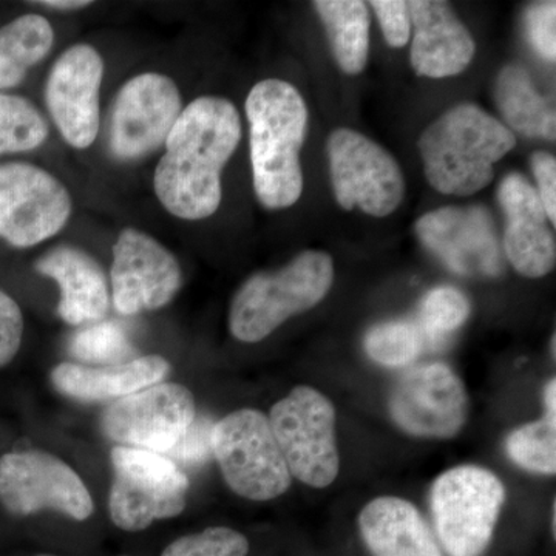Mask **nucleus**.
Returning <instances> with one entry per match:
<instances>
[{"label": "nucleus", "instance_id": "nucleus-38", "mask_svg": "<svg viewBox=\"0 0 556 556\" xmlns=\"http://www.w3.org/2000/svg\"><path fill=\"white\" fill-rule=\"evenodd\" d=\"M544 404H546V419L556 424V380H548L544 390Z\"/></svg>", "mask_w": 556, "mask_h": 556}, {"label": "nucleus", "instance_id": "nucleus-37", "mask_svg": "<svg viewBox=\"0 0 556 556\" xmlns=\"http://www.w3.org/2000/svg\"><path fill=\"white\" fill-rule=\"evenodd\" d=\"M35 3H38L40 7H46V9L56 11H78L91 5L89 0H42V2Z\"/></svg>", "mask_w": 556, "mask_h": 556}, {"label": "nucleus", "instance_id": "nucleus-36", "mask_svg": "<svg viewBox=\"0 0 556 556\" xmlns=\"http://www.w3.org/2000/svg\"><path fill=\"white\" fill-rule=\"evenodd\" d=\"M532 170L538 185V197L546 211L552 226L556 223V160L547 152H536L532 156Z\"/></svg>", "mask_w": 556, "mask_h": 556}, {"label": "nucleus", "instance_id": "nucleus-1", "mask_svg": "<svg viewBox=\"0 0 556 556\" xmlns=\"http://www.w3.org/2000/svg\"><path fill=\"white\" fill-rule=\"evenodd\" d=\"M240 139V113L232 102L200 97L186 105L153 175L161 206L186 222L212 217L222 203L223 169Z\"/></svg>", "mask_w": 556, "mask_h": 556}, {"label": "nucleus", "instance_id": "nucleus-24", "mask_svg": "<svg viewBox=\"0 0 556 556\" xmlns=\"http://www.w3.org/2000/svg\"><path fill=\"white\" fill-rule=\"evenodd\" d=\"M314 9L324 22L340 70L346 75L364 72L369 49L367 3L361 0H317Z\"/></svg>", "mask_w": 556, "mask_h": 556}, {"label": "nucleus", "instance_id": "nucleus-34", "mask_svg": "<svg viewBox=\"0 0 556 556\" xmlns=\"http://www.w3.org/2000/svg\"><path fill=\"white\" fill-rule=\"evenodd\" d=\"M24 329L20 303L0 289V368L7 367L20 353Z\"/></svg>", "mask_w": 556, "mask_h": 556}, {"label": "nucleus", "instance_id": "nucleus-18", "mask_svg": "<svg viewBox=\"0 0 556 556\" xmlns=\"http://www.w3.org/2000/svg\"><path fill=\"white\" fill-rule=\"evenodd\" d=\"M497 200L506 214L504 252L521 276L540 278L555 268L556 243L536 190L522 175L501 182Z\"/></svg>", "mask_w": 556, "mask_h": 556}, {"label": "nucleus", "instance_id": "nucleus-26", "mask_svg": "<svg viewBox=\"0 0 556 556\" xmlns=\"http://www.w3.org/2000/svg\"><path fill=\"white\" fill-rule=\"evenodd\" d=\"M364 346L376 364L402 368L413 364L430 343L416 321L391 320L369 329Z\"/></svg>", "mask_w": 556, "mask_h": 556}, {"label": "nucleus", "instance_id": "nucleus-16", "mask_svg": "<svg viewBox=\"0 0 556 556\" xmlns=\"http://www.w3.org/2000/svg\"><path fill=\"white\" fill-rule=\"evenodd\" d=\"M104 60L90 43H75L58 58L46 84L47 109L61 137L84 150L100 134Z\"/></svg>", "mask_w": 556, "mask_h": 556}, {"label": "nucleus", "instance_id": "nucleus-17", "mask_svg": "<svg viewBox=\"0 0 556 556\" xmlns=\"http://www.w3.org/2000/svg\"><path fill=\"white\" fill-rule=\"evenodd\" d=\"M424 247L450 270L466 277H497L504 270L495 225L481 206L441 207L416 223Z\"/></svg>", "mask_w": 556, "mask_h": 556}, {"label": "nucleus", "instance_id": "nucleus-3", "mask_svg": "<svg viewBox=\"0 0 556 556\" xmlns=\"http://www.w3.org/2000/svg\"><path fill=\"white\" fill-rule=\"evenodd\" d=\"M417 146L431 188L467 197L492 182L495 164L515 149L517 138L478 105L457 104L424 130Z\"/></svg>", "mask_w": 556, "mask_h": 556}, {"label": "nucleus", "instance_id": "nucleus-10", "mask_svg": "<svg viewBox=\"0 0 556 556\" xmlns=\"http://www.w3.org/2000/svg\"><path fill=\"white\" fill-rule=\"evenodd\" d=\"M329 175L339 206L371 217L393 214L404 200L401 166L382 146L356 130L338 129L328 138Z\"/></svg>", "mask_w": 556, "mask_h": 556}, {"label": "nucleus", "instance_id": "nucleus-6", "mask_svg": "<svg viewBox=\"0 0 556 556\" xmlns=\"http://www.w3.org/2000/svg\"><path fill=\"white\" fill-rule=\"evenodd\" d=\"M506 500L503 482L478 466L450 468L430 492L431 515L450 556H481L492 543Z\"/></svg>", "mask_w": 556, "mask_h": 556}, {"label": "nucleus", "instance_id": "nucleus-35", "mask_svg": "<svg viewBox=\"0 0 556 556\" xmlns=\"http://www.w3.org/2000/svg\"><path fill=\"white\" fill-rule=\"evenodd\" d=\"M372 10L378 14L380 27L388 46L401 49L407 46L412 35V17L408 2L402 0H372Z\"/></svg>", "mask_w": 556, "mask_h": 556}, {"label": "nucleus", "instance_id": "nucleus-39", "mask_svg": "<svg viewBox=\"0 0 556 556\" xmlns=\"http://www.w3.org/2000/svg\"><path fill=\"white\" fill-rule=\"evenodd\" d=\"M556 504L554 503V510H552V529H554L555 533V526H556Z\"/></svg>", "mask_w": 556, "mask_h": 556}, {"label": "nucleus", "instance_id": "nucleus-5", "mask_svg": "<svg viewBox=\"0 0 556 556\" xmlns=\"http://www.w3.org/2000/svg\"><path fill=\"white\" fill-rule=\"evenodd\" d=\"M109 515L123 532H142L153 522L177 518L188 504L189 478L161 453L116 445Z\"/></svg>", "mask_w": 556, "mask_h": 556}, {"label": "nucleus", "instance_id": "nucleus-15", "mask_svg": "<svg viewBox=\"0 0 556 556\" xmlns=\"http://www.w3.org/2000/svg\"><path fill=\"white\" fill-rule=\"evenodd\" d=\"M110 283L115 309L135 316L169 305L181 288L182 274L169 249L142 230L126 228L113 244Z\"/></svg>", "mask_w": 556, "mask_h": 556}, {"label": "nucleus", "instance_id": "nucleus-19", "mask_svg": "<svg viewBox=\"0 0 556 556\" xmlns=\"http://www.w3.org/2000/svg\"><path fill=\"white\" fill-rule=\"evenodd\" d=\"M415 28L409 61L416 75L431 79L459 75L475 56V40L447 2H408Z\"/></svg>", "mask_w": 556, "mask_h": 556}, {"label": "nucleus", "instance_id": "nucleus-4", "mask_svg": "<svg viewBox=\"0 0 556 556\" xmlns=\"http://www.w3.org/2000/svg\"><path fill=\"white\" fill-rule=\"evenodd\" d=\"M334 281V263L324 251H303L283 268L257 273L233 295L229 329L243 343L262 342L278 327L313 309Z\"/></svg>", "mask_w": 556, "mask_h": 556}, {"label": "nucleus", "instance_id": "nucleus-9", "mask_svg": "<svg viewBox=\"0 0 556 556\" xmlns=\"http://www.w3.org/2000/svg\"><path fill=\"white\" fill-rule=\"evenodd\" d=\"M0 506L16 517L53 510L79 522L94 514L93 497L83 478L61 457L42 450L0 457Z\"/></svg>", "mask_w": 556, "mask_h": 556}, {"label": "nucleus", "instance_id": "nucleus-8", "mask_svg": "<svg viewBox=\"0 0 556 556\" xmlns=\"http://www.w3.org/2000/svg\"><path fill=\"white\" fill-rule=\"evenodd\" d=\"M268 419L292 478L314 489L336 481L340 470L336 408L325 394L295 387L274 404Z\"/></svg>", "mask_w": 556, "mask_h": 556}, {"label": "nucleus", "instance_id": "nucleus-2", "mask_svg": "<svg viewBox=\"0 0 556 556\" xmlns=\"http://www.w3.org/2000/svg\"><path fill=\"white\" fill-rule=\"evenodd\" d=\"M252 181L263 207L294 206L303 192L300 150L308 108L300 91L281 79L260 80L247 98Z\"/></svg>", "mask_w": 556, "mask_h": 556}, {"label": "nucleus", "instance_id": "nucleus-28", "mask_svg": "<svg viewBox=\"0 0 556 556\" xmlns=\"http://www.w3.org/2000/svg\"><path fill=\"white\" fill-rule=\"evenodd\" d=\"M470 302L455 287H438L428 291L417 308V321L430 346L438 348L448 334L466 324L470 316Z\"/></svg>", "mask_w": 556, "mask_h": 556}, {"label": "nucleus", "instance_id": "nucleus-32", "mask_svg": "<svg viewBox=\"0 0 556 556\" xmlns=\"http://www.w3.org/2000/svg\"><path fill=\"white\" fill-rule=\"evenodd\" d=\"M212 430H214V424L211 420L206 417H201V419L195 417L181 441L164 456L169 457L172 463L177 464L179 468L203 466L214 456Z\"/></svg>", "mask_w": 556, "mask_h": 556}, {"label": "nucleus", "instance_id": "nucleus-31", "mask_svg": "<svg viewBox=\"0 0 556 556\" xmlns=\"http://www.w3.org/2000/svg\"><path fill=\"white\" fill-rule=\"evenodd\" d=\"M249 551L251 544L239 530L207 527L172 541L161 556H248Z\"/></svg>", "mask_w": 556, "mask_h": 556}, {"label": "nucleus", "instance_id": "nucleus-40", "mask_svg": "<svg viewBox=\"0 0 556 556\" xmlns=\"http://www.w3.org/2000/svg\"><path fill=\"white\" fill-rule=\"evenodd\" d=\"M38 556H58V555H50V554H40Z\"/></svg>", "mask_w": 556, "mask_h": 556}, {"label": "nucleus", "instance_id": "nucleus-25", "mask_svg": "<svg viewBox=\"0 0 556 556\" xmlns=\"http://www.w3.org/2000/svg\"><path fill=\"white\" fill-rule=\"evenodd\" d=\"M53 43V27L40 14H24L0 27V90L20 86Z\"/></svg>", "mask_w": 556, "mask_h": 556}, {"label": "nucleus", "instance_id": "nucleus-21", "mask_svg": "<svg viewBox=\"0 0 556 556\" xmlns=\"http://www.w3.org/2000/svg\"><path fill=\"white\" fill-rule=\"evenodd\" d=\"M170 369V362L156 354L112 367H87L64 362L51 371V383L61 394L75 401L109 405L163 382Z\"/></svg>", "mask_w": 556, "mask_h": 556}, {"label": "nucleus", "instance_id": "nucleus-30", "mask_svg": "<svg viewBox=\"0 0 556 556\" xmlns=\"http://www.w3.org/2000/svg\"><path fill=\"white\" fill-rule=\"evenodd\" d=\"M70 353L90 365H119L134 353L129 336L115 321H100L80 329L70 340Z\"/></svg>", "mask_w": 556, "mask_h": 556}, {"label": "nucleus", "instance_id": "nucleus-23", "mask_svg": "<svg viewBox=\"0 0 556 556\" xmlns=\"http://www.w3.org/2000/svg\"><path fill=\"white\" fill-rule=\"evenodd\" d=\"M495 100L508 126L529 138L554 141L556 137L555 109L535 89L527 70L507 65L497 75Z\"/></svg>", "mask_w": 556, "mask_h": 556}, {"label": "nucleus", "instance_id": "nucleus-29", "mask_svg": "<svg viewBox=\"0 0 556 556\" xmlns=\"http://www.w3.org/2000/svg\"><path fill=\"white\" fill-rule=\"evenodd\" d=\"M506 450L517 466L533 473L555 475L556 424L544 417L517 428L508 434Z\"/></svg>", "mask_w": 556, "mask_h": 556}, {"label": "nucleus", "instance_id": "nucleus-20", "mask_svg": "<svg viewBox=\"0 0 556 556\" xmlns=\"http://www.w3.org/2000/svg\"><path fill=\"white\" fill-rule=\"evenodd\" d=\"M35 269L60 287L58 314L72 327L100 321L110 306L109 281L89 252L73 244H60L36 260Z\"/></svg>", "mask_w": 556, "mask_h": 556}, {"label": "nucleus", "instance_id": "nucleus-27", "mask_svg": "<svg viewBox=\"0 0 556 556\" xmlns=\"http://www.w3.org/2000/svg\"><path fill=\"white\" fill-rule=\"evenodd\" d=\"M49 131V124L33 102L0 93V155L38 149Z\"/></svg>", "mask_w": 556, "mask_h": 556}, {"label": "nucleus", "instance_id": "nucleus-14", "mask_svg": "<svg viewBox=\"0 0 556 556\" xmlns=\"http://www.w3.org/2000/svg\"><path fill=\"white\" fill-rule=\"evenodd\" d=\"M391 419L417 438H455L467 420L463 380L441 362L407 369L391 391Z\"/></svg>", "mask_w": 556, "mask_h": 556}, {"label": "nucleus", "instance_id": "nucleus-33", "mask_svg": "<svg viewBox=\"0 0 556 556\" xmlns=\"http://www.w3.org/2000/svg\"><path fill=\"white\" fill-rule=\"evenodd\" d=\"M527 36L541 58L556 60V3L540 2L526 14Z\"/></svg>", "mask_w": 556, "mask_h": 556}, {"label": "nucleus", "instance_id": "nucleus-12", "mask_svg": "<svg viewBox=\"0 0 556 556\" xmlns=\"http://www.w3.org/2000/svg\"><path fill=\"white\" fill-rule=\"evenodd\" d=\"M195 417L192 391L163 380L109 404L101 415V430L123 447L166 455L181 441Z\"/></svg>", "mask_w": 556, "mask_h": 556}, {"label": "nucleus", "instance_id": "nucleus-7", "mask_svg": "<svg viewBox=\"0 0 556 556\" xmlns=\"http://www.w3.org/2000/svg\"><path fill=\"white\" fill-rule=\"evenodd\" d=\"M212 450L226 484L244 500H276L291 486L268 416L258 409H237L214 424Z\"/></svg>", "mask_w": 556, "mask_h": 556}, {"label": "nucleus", "instance_id": "nucleus-13", "mask_svg": "<svg viewBox=\"0 0 556 556\" xmlns=\"http://www.w3.org/2000/svg\"><path fill=\"white\" fill-rule=\"evenodd\" d=\"M182 112L175 80L146 72L121 87L109 123V148L116 160L131 163L163 146Z\"/></svg>", "mask_w": 556, "mask_h": 556}, {"label": "nucleus", "instance_id": "nucleus-22", "mask_svg": "<svg viewBox=\"0 0 556 556\" xmlns=\"http://www.w3.org/2000/svg\"><path fill=\"white\" fill-rule=\"evenodd\" d=\"M358 529L372 556H442L426 519L402 497L372 500L358 515Z\"/></svg>", "mask_w": 556, "mask_h": 556}, {"label": "nucleus", "instance_id": "nucleus-11", "mask_svg": "<svg viewBox=\"0 0 556 556\" xmlns=\"http://www.w3.org/2000/svg\"><path fill=\"white\" fill-rule=\"evenodd\" d=\"M68 189L42 167L0 164V239L33 248L60 233L72 217Z\"/></svg>", "mask_w": 556, "mask_h": 556}]
</instances>
